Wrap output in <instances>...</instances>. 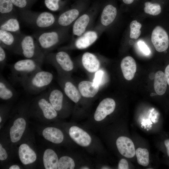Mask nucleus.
<instances>
[{
	"instance_id": "obj_5",
	"label": "nucleus",
	"mask_w": 169,
	"mask_h": 169,
	"mask_svg": "<svg viewBox=\"0 0 169 169\" xmlns=\"http://www.w3.org/2000/svg\"><path fill=\"white\" fill-rule=\"evenodd\" d=\"M12 52L25 59L45 58V57L34 37L22 33Z\"/></svg>"
},
{
	"instance_id": "obj_7",
	"label": "nucleus",
	"mask_w": 169,
	"mask_h": 169,
	"mask_svg": "<svg viewBox=\"0 0 169 169\" xmlns=\"http://www.w3.org/2000/svg\"><path fill=\"white\" fill-rule=\"evenodd\" d=\"M34 106L37 108V110L40 111L47 119H52L57 116V111L49 100L46 92L37 97Z\"/></svg>"
},
{
	"instance_id": "obj_4",
	"label": "nucleus",
	"mask_w": 169,
	"mask_h": 169,
	"mask_svg": "<svg viewBox=\"0 0 169 169\" xmlns=\"http://www.w3.org/2000/svg\"><path fill=\"white\" fill-rule=\"evenodd\" d=\"M25 22L41 30L54 28L57 17L50 13H37L21 9L18 13Z\"/></svg>"
},
{
	"instance_id": "obj_21",
	"label": "nucleus",
	"mask_w": 169,
	"mask_h": 169,
	"mask_svg": "<svg viewBox=\"0 0 169 169\" xmlns=\"http://www.w3.org/2000/svg\"><path fill=\"white\" fill-rule=\"evenodd\" d=\"M50 103L57 111H60L63 107L64 100L63 93L59 90L49 88L46 92Z\"/></svg>"
},
{
	"instance_id": "obj_36",
	"label": "nucleus",
	"mask_w": 169,
	"mask_h": 169,
	"mask_svg": "<svg viewBox=\"0 0 169 169\" xmlns=\"http://www.w3.org/2000/svg\"><path fill=\"white\" fill-rule=\"evenodd\" d=\"M14 5L21 9H26L28 4L27 0H11Z\"/></svg>"
},
{
	"instance_id": "obj_33",
	"label": "nucleus",
	"mask_w": 169,
	"mask_h": 169,
	"mask_svg": "<svg viewBox=\"0 0 169 169\" xmlns=\"http://www.w3.org/2000/svg\"><path fill=\"white\" fill-rule=\"evenodd\" d=\"M141 24L136 20H133L130 24V37L131 38L137 39L140 36L141 31Z\"/></svg>"
},
{
	"instance_id": "obj_13",
	"label": "nucleus",
	"mask_w": 169,
	"mask_h": 169,
	"mask_svg": "<svg viewBox=\"0 0 169 169\" xmlns=\"http://www.w3.org/2000/svg\"><path fill=\"white\" fill-rule=\"evenodd\" d=\"M71 138L77 144L83 147L89 146L91 143V138L85 131L76 126H73L69 130Z\"/></svg>"
},
{
	"instance_id": "obj_25",
	"label": "nucleus",
	"mask_w": 169,
	"mask_h": 169,
	"mask_svg": "<svg viewBox=\"0 0 169 169\" xmlns=\"http://www.w3.org/2000/svg\"><path fill=\"white\" fill-rule=\"evenodd\" d=\"M44 138L46 140L55 144L61 143L64 138L62 131L59 129L54 127H47L45 128L42 132Z\"/></svg>"
},
{
	"instance_id": "obj_10",
	"label": "nucleus",
	"mask_w": 169,
	"mask_h": 169,
	"mask_svg": "<svg viewBox=\"0 0 169 169\" xmlns=\"http://www.w3.org/2000/svg\"><path fill=\"white\" fill-rule=\"evenodd\" d=\"M0 29L17 34L21 33L17 14L0 15Z\"/></svg>"
},
{
	"instance_id": "obj_16",
	"label": "nucleus",
	"mask_w": 169,
	"mask_h": 169,
	"mask_svg": "<svg viewBox=\"0 0 169 169\" xmlns=\"http://www.w3.org/2000/svg\"><path fill=\"white\" fill-rule=\"evenodd\" d=\"M120 67L124 77L127 80L132 79L136 70V62L131 57L127 56L122 60Z\"/></svg>"
},
{
	"instance_id": "obj_9",
	"label": "nucleus",
	"mask_w": 169,
	"mask_h": 169,
	"mask_svg": "<svg viewBox=\"0 0 169 169\" xmlns=\"http://www.w3.org/2000/svg\"><path fill=\"white\" fill-rule=\"evenodd\" d=\"M115 103L112 99L109 98L103 99L99 103L95 112L94 118L97 121L104 119L106 116L114 111Z\"/></svg>"
},
{
	"instance_id": "obj_37",
	"label": "nucleus",
	"mask_w": 169,
	"mask_h": 169,
	"mask_svg": "<svg viewBox=\"0 0 169 169\" xmlns=\"http://www.w3.org/2000/svg\"><path fill=\"white\" fill-rule=\"evenodd\" d=\"M137 44L139 48L143 54L146 55L150 54V50L144 41H139L138 42Z\"/></svg>"
},
{
	"instance_id": "obj_44",
	"label": "nucleus",
	"mask_w": 169,
	"mask_h": 169,
	"mask_svg": "<svg viewBox=\"0 0 169 169\" xmlns=\"http://www.w3.org/2000/svg\"><path fill=\"white\" fill-rule=\"evenodd\" d=\"M19 166L17 165H13L9 167V169H19Z\"/></svg>"
},
{
	"instance_id": "obj_41",
	"label": "nucleus",
	"mask_w": 169,
	"mask_h": 169,
	"mask_svg": "<svg viewBox=\"0 0 169 169\" xmlns=\"http://www.w3.org/2000/svg\"><path fill=\"white\" fill-rule=\"evenodd\" d=\"M164 74L167 83L169 85V64L166 67Z\"/></svg>"
},
{
	"instance_id": "obj_12",
	"label": "nucleus",
	"mask_w": 169,
	"mask_h": 169,
	"mask_svg": "<svg viewBox=\"0 0 169 169\" xmlns=\"http://www.w3.org/2000/svg\"><path fill=\"white\" fill-rule=\"evenodd\" d=\"M116 144L117 149L120 153L127 158L133 157L136 154L134 144L129 138L121 136L117 139Z\"/></svg>"
},
{
	"instance_id": "obj_34",
	"label": "nucleus",
	"mask_w": 169,
	"mask_h": 169,
	"mask_svg": "<svg viewBox=\"0 0 169 169\" xmlns=\"http://www.w3.org/2000/svg\"><path fill=\"white\" fill-rule=\"evenodd\" d=\"M60 0H45L44 3L46 7L50 10L56 11L60 8L59 2Z\"/></svg>"
},
{
	"instance_id": "obj_46",
	"label": "nucleus",
	"mask_w": 169,
	"mask_h": 169,
	"mask_svg": "<svg viewBox=\"0 0 169 169\" xmlns=\"http://www.w3.org/2000/svg\"><path fill=\"white\" fill-rule=\"evenodd\" d=\"M2 118H1V116H0V122H1L2 121Z\"/></svg>"
},
{
	"instance_id": "obj_23",
	"label": "nucleus",
	"mask_w": 169,
	"mask_h": 169,
	"mask_svg": "<svg viewBox=\"0 0 169 169\" xmlns=\"http://www.w3.org/2000/svg\"><path fill=\"white\" fill-rule=\"evenodd\" d=\"M78 88L83 96L86 98H92L98 93L99 86L96 85L93 82L83 81L79 84Z\"/></svg>"
},
{
	"instance_id": "obj_38",
	"label": "nucleus",
	"mask_w": 169,
	"mask_h": 169,
	"mask_svg": "<svg viewBox=\"0 0 169 169\" xmlns=\"http://www.w3.org/2000/svg\"><path fill=\"white\" fill-rule=\"evenodd\" d=\"M104 73L102 70H100L96 72L93 82L96 85L99 86L101 84Z\"/></svg>"
},
{
	"instance_id": "obj_20",
	"label": "nucleus",
	"mask_w": 169,
	"mask_h": 169,
	"mask_svg": "<svg viewBox=\"0 0 169 169\" xmlns=\"http://www.w3.org/2000/svg\"><path fill=\"white\" fill-rule=\"evenodd\" d=\"M20 160L24 165H28L34 162L36 160L37 156L35 151L27 144H23L18 149Z\"/></svg>"
},
{
	"instance_id": "obj_27",
	"label": "nucleus",
	"mask_w": 169,
	"mask_h": 169,
	"mask_svg": "<svg viewBox=\"0 0 169 169\" xmlns=\"http://www.w3.org/2000/svg\"><path fill=\"white\" fill-rule=\"evenodd\" d=\"M167 84L164 73L161 71L157 72L155 74L154 84L156 93L160 95H163L166 91Z\"/></svg>"
},
{
	"instance_id": "obj_43",
	"label": "nucleus",
	"mask_w": 169,
	"mask_h": 169,
	"mask_svg": "<svg viewBox=\"0 0 169 169\" xmlns=\"http://www.w3.org/2000/svg\"><path fill=\"white\" fill-rule=\"evenodd\" d=\"M134 0H122L123 2L125 4H129L132 3Z\"/></svg>"
},
{
	"instance_id": "obj_24",
	"label": "nucleus",
	"mask_w": 169,
	"mask_h": 169,
	"mask_svg": "<svg viewBox=\"0 0 169 169\" xmlns=\"http://www.w3.org/2000/svg\"><path fill=\"white\" fill-rule=\"evenodd\" d=\"M117 14L115 7L111 4L105 6L102 10L100 17V23L102 26H107L115 19Z\"/></svg>"
},
{
	"instance_id": "obj_6",
	"label": "nucleus",
	"mask_w": 169,
	"mask_h": 169,
	"mask_svg": "<svg viewBox=\"0 0 169 169\" xmlns=\"http://www.w3.org/2000/svg\"><path fill=\"white\" fill-rule=\"evenodd\" d=\"M44 60L64 72L71 71L74 67L73 63L69 55L63 51L55 53H49L45 55Z\"/></svg>"
},
{
	"instance_id": "obj_1",
	"label": "nucleus",
	"mask_w": 169,
	"mask_h": 169,
	"mask_svg": "<svg viewBox=\"0 0 169 169\" xmlns=\"http://www.w3.org/2000/svg\"><path fill=\"white\" fill-rule=\"evenodd\" d=\"M69 27H58L49 30H41L36 32L33 36L45 55L67 39Z\"/></svg>"
},
{
	"instance_id": "obj_40",
	"label": "nucleus",
	"mask_w": 169,
	"mask_h": 169,
	"mask_svg": "<svg viewBox=\"0 0 169 169\" xmlns=\"http://www.w3.org/2000/svg\"><path fill=\"white\" fill-rule=\"evenodd\" d=\"M8 157V154L6 150L0 144V160L3 161L6 160Z\"/></svg>"
},
{
	"instance_id": "obj_39",
	"label": "nucleus",
	"mask_w": 169,
	"mask_h": 169,
	"mask_svg": "<svg viewBox=\"0 0 169 169\" xmlns=\"http://www.w3.org/2000/svg\"><path fill=\"white\" fill-rule=\"evenodd\" d=\"M118 169H129L128 162L126 160L124 159H122L119 161L118 165Z\"/></svg>"
},
{
	"instance_id": "obj_32",
	"label": "nucleus",
	"mask_w": 169,
	"mask_h": 169,
	"mask_svg": "<svg viewBox=\"0 0 169 169\" xmlns=\"http://www.w3.org/2000/svg\"><path fill=\"white\" fill-rule=\"evenodd\" d=\"M144 5V11L147 13L155 16L159 14L161 12V7L158 3L146 2L145 3Z\"/></svg>"
},
{
	"instance_id": "obj_3",
	"label": "nucleus",
	"mask_w": 169,
	"mask_h": 169,
	"mask_svg": "<svg viewBox=\"0 0 169 169\" xmlns=\"http://www.w3.org/2000/svg\"><path fill=\"white\" fill-rule=\"evenodd\" d=\"M53 78L51 73L41 69L23 79L20 83L27 92L37 94L49 87Z\"/></svg>"
},
{
	"instance_id": "obj_28",
	"label": "nucleus",
	"mask_w": 169,
	"mask_h": 169,
	"mask_svg": "<svg viewBox=\"0 0 169 169\" xmlns=\"http://www.w3.org/2000/svg\"><path fill=\"white\" fill-rule=\"evenodd\" d=\"M63 90L65 95L75 103L78 102L81 98V94L71 82L66 80L63 83Z\"/></svg>"
},
{
	"instance_id": "obj_22",
	"label": "nucleus",
	"mask_w": 169,
	"mask_h": 169,
	"mask_svg": "<svg viewBox=\"0 0 169 169\" xmlns=\"http://www.w3.org/2000/svg\"><path fill=\"white\" fill-rule=\"evenodd\" d=\"M82 62L85 69L91 73L97 71L100 66V62L96 56L88 52L85 53L83 55Z\"/></svg>"
},
{
	"instance_id": "obj_31",
	"label": "nucleus",
	"mask_w": 169,
	"mask_h": 169,
	"mask_svg": "<svg viewBox=\"0 0 169 169\" xmlns=\"http://www.w3.org/2000/svg\"><path fill=\"white\" fill-rule=\"evenodd\" d=\"M75 166V164L74 160L69 156H63L59 160L58 169H73Z\"/></svg>"
},
{
	"instance_id": "obj_11",
	"label": "nucleus",
	"mask_w": 169,
	"mask_h": 169,
	"mask_svg": "<svg viewBox=\"0 0 169 169\" xmlns=\"http://www.w3.org/2000/svg\"><path fill=\"white\" fill-rule=\"evenodd\" d=\"M79 11L76 8L66 11L57 17L54 28L69 27L79 17Z\"/></svg>"
},
{
	"instance_id": "obj_19",
	"label": "nucleus",
	"mask_w": 169,
	"mask_h": 169,
	"mask_svg": "<svg viewBox=\"0 0 169 169\" xmlns=\"http://www.w3.org/2000/svg\"><path fill=\"white\" fill-rule=\"evenodd\" d=\"M17 92L13 86L3 76H0V98L8 100L12 99L17 95Z\"/></svg>"
},
{
	"instance_id": "obj_29",
	"label": "nucleus",
	"mask_w": 169,
	"mask_h": 169,
	"mask_svg": "<svg viewBox=\"0 0 169 169\" xmlns=\"http://www.w3.org/2000/svg\"><path fill=\"white\" fill-rule=\"evenodd\" d=\"M136 154L139 164L145 166L148 165L149 163V152L147 149L138 148L136 151Z\"/></svg>"
},
{
	"instance_id": "obj_42",
	"label": "nucleus",
	"mask_w": 169,
	"mask_h": 169,
	"mask_svg": "<svg viewBox=\"0 0 169 169\" xmlns=\"http://www.w3.org/2000/svg\"><path fill=\"white\" fill-rule=\"evenodd\" d=\"M164 144L166 148L167 155L169 156V139L165 140Z\"/></svg>"
},
{
	"instance_id": "obj_8",
	"label": "nucleus",
	"mask_w": 169,
	"mask_h": 169,
	"mask_svg": "<svg viewBox=\"0 0 169 169\" xmlns=\"http://www.w3.org/2000/svg\"><path fill=\"white\" fill-rule=\"evenodd\" d=\"M151 42L158 52L166 50L169 45V39L166 31L161 27L157 26L152 31Z\"/></svg>"
},
{
	"instance_id": "obj_2",
	"label": "nucleus",
	"mask_w": 169,
	"mask_h": 169,
	"mask_svg": "<svg viewBox=\"0 0 169 169\" xmlns=\"http://www.w3.org/2000/svg\"><path fill=\"white\" fill-rule=\"evenodd\" d=\"M45 58L25 59L8 65L11 71L10 80L13 84L42 69Z\"/></svg>"
},
{
	"instance_id": "obj_14",
	"label": "nucleus",
	"mask_w": 169,
	"mask_h": 169,
	"mask_svg": "<svg viewBox=\"0 0 169 169\" xmlns=\"http://www.w3.org/2000/svg\"><path fill=\"white\" fill-rule=\"evenodd\" d=\"M92 14L87 13L80 15L73 23L72 32L74 35L79 37L86 32L92 22Z\"/></svg>"
},
{
	"instance_id": "obj_18",
	"label": "nucleus",
	"mask_w": 169,
	"mask_h": 169,
	"mask_svg": "<svg viewBox=\"0 0 169 169\" xmlns=\"http://www.w3.org/2000/svg\"><path fill=\"white\" fill-rule=\"evenodd\" d=\"M26 126V122L23 118L19 117L16 119L10 130V138L12 142H16L21 139Z\"/></svg>"
},
{
	"instance_id": "obj_15",
	"label": "nucleus",
	"mask_w": 169,
	"mask_h": 169,
	"mask_svg": "<svg viewBox=\"0 0 169 169\" xmlns=\"http://www.w3.org/2000/svg\"><path fill=\"white\" fill-rule=\"evenodd\" d=\"M0 29V46L12 51L21 35Z\"/></svg>"
},
{
	"instance_id": "obj_35",
	"label": "nucleus",
	"mask_w": 169,
	"mask_h": 169,
	"mask_svg": "<svg viewBox=\"0 0 169 169\" xmlns=\"http://www.w3.org/2000/svg\"><path fill=\"white\" fill-rule=\"evenodd\" d=\"M3 47L0 46V68L2 70L6 64L7 57L5 49Z\"/></svg>"
},
{
	"instance_id": "obj_17",
	"label": "nucleus",
	"mask_w": 169,
	"mask_h": 169,
	"mask_svg": "<svg viewBox=\"0 0 169 169\" xmlns=\"http://www.w3.org/2000/svg\"><path fill=\"white\" fill-rule=\"evenodd\" d=\"M98 34L93 30L86 31L76 40L74 42L75 47L79 49H86L93 44L97 39Z\"/></svg>"
},
{
	"instance_id": "obj_30",
	"label": "nucleus",
	"mask_w": 169,
	"mask_h": 169,
	"mask_svg": "<svg viewBox=\"0 0 169 169\" xmlns=\"http://www.w3.org/2000/svg\"><path fill=\"white\" fill-rule=\"evenodd\" d=\"M13 5L11 0H0V15L16 13Z\"/></svg>"
},
{
	"instance_id": "obj_45",
	"label": "nucleus",
	"mask_w": 169,
	"mask_h": 169,
	"mask_svg": "<svg viewBox=\"0 0 169 169\" xmlns=\"http://www.w3.org/2000/svg\"><path fill=\"white\" fill-rule=\"evenodd\" d=\"M81 168L82 169H89V168H88V167H85V166H84L83 167H82Z\"/></svg>"
},
{
	"instance_id": "obj_26",
	"label": "nucleus",
	"mask_w": 169,
	"mask_h": 169,
	"mask_svg": "<svg viewBox=\"0 0 169 169\" xmlns=\"http://www.w3.org/2000/svg\"><path fill=\"white\" fill-rule=\"evenodd\" d=\"M58 156L53 150L48 149L44 151L43 156L44 167L46 169H57L59 163Z\"/></svg>"
}]
</instances>
